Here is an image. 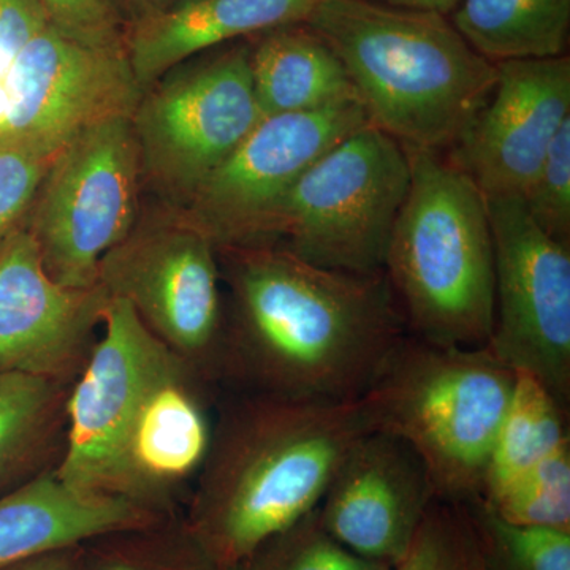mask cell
<instances>
[{"instance_id":"obj_1","label":"cell","mask_w":570,"mask_h":570,"mask_svg":"<svg viewBox=\"0 0 570 570\" xmlns=\"http://www.w3.org/2000/svg\"><path fill=\"white\" fill-rule=\"evenodd\" d=\"M225 303L223 384L303 401H358L406 340L385 272L322 268L284 246L217 249Z\"/></svg>"},{"instance_id":"obj_2","label":"cell","mask_w":570,"mask_h":570,"mask_svg":"<svg viewBox=\"0 0 570 570\" xmlns=\"http://www.w3.org/2000/svg\"><path fill=\"white\" fill-rule=\"evenodd\" d=\"M370 431L363 400L238 393L216 414L184 523L217 568L243 564L321 504L344 456Z\"/></svg>"},{"instance_id":"obj_3","label":"cell","mask_w":570,"mask_h":570,"mask_svg":"<svg viewBox=\"0 0 570 570\" xmlns=\"http://www.w3.org/2000/svg\"><path fill=\"white\" fill-rule=\"evenodd\" d=\"M303 22L346 67L367 121L407 151L449 149L497 81L445 14L321 0Z\"/></svg>"},{"instance_id":"obj_4","label":"cell","mask_w":570,"mask_h":570,"mask_svg":"<svg viewBox=\"0 0 570 570\" xmlns=\"http://www.w3.org/2000/svg\"><path fill=\"white\" fill-rule=\"evenodd\" d=\"M384 272L407 333L438 346L485 347L494 322V249L475 183L442 151L415 149Z\"/></svg>"},{"instance_id":"obj_5","label":"cell","mask_w":570,"mask_h":570,"mask_svg":"<svg viewBox=\"0 0 570 570\" xmlns=\"http://www.w3.org/2000/svg\"><path fill=\"white\" fill-rule=\"evenodd\" d=\"M513 385L515 371L487 346H438L407 335L362 400L373 431L417 453L436 498L463 502L482 494Z\"/></svg>"},{"instance_id":"obj_6","label":"cell","mask_w":570,"mask_h":570,"mask_svg":"<svg viewBox=\"0 0 570 570\" xmlns=\"http://www.w3.org/2000/svg\"><path fill=\"white\" fill-rule=\"evenodd\" d=\"M411 183L407 149L373 124L356 129L302 175L277 206L268 243L336 272H384Z\"/></svg>"},{"instance_id":"obj_7","label":"cell","mask_w":570,"mask_h":570,"mask_svg":"<svg viewBox=\"0 0 570 570\" xmlns=\"http://www.w3.org/2000/svg\"><path fill=\"white\" fill-rule=\"evenodd\" d=\"M140 174L132 115L100 119L59 149L28 227L56 283L99 285L100 262L135 228Z\"/></svg>"},{"instance_id":"obj_8","label":"cell","mask_w":570,"mask_h":570,"mask_svg":"<svg viewBox=\"0 0 570 570\" xmlns=\"http://www.w3.org/2000/svg\"><path fill=\"white\" fill-rule=\"evenodd\" d=\"M262 118L250 43L214 48L200 61L179 63L141 92L132 112L141 171L187 202Z\"/></svg>"},{"instance_id":"obj_9","label":"cell","mask_w":570,"mask_h":570,"mask_svg":"<svg viewBox=\"0 0 570 570\" xmlns=\"http://www.w3.org/2000/svg\"><path fill=\"white\" fill-rule=\"evenodd\" d=\"M217 247L183 219L134 228L105 255L99 285L165 346L223 385L225 302Z\"/></svg>"},{"instance_id":"obj_10","label":"cell","mask_w":570,"mask_h":570,"mask_svg":"<svg viewBox=\"0 0 570 570\" xmlns=\"http://www.w3.org/2000/svg\"><path fill=\"white\" fill-rule=\"evenodd\" d=\"M494 249L487 347L570 406V245L540 230L520 195L485 197Z\"/></svg>"},{"instance_id":"obj_11","label":"cell","mask_w":570,"mask_h":570,"mask_svg":"<svg viewBox=\"0 0 570 570\" xmlns=\"http://www.w3.org/2000/svg\"><path fill=\"white\" fill-rule=\"evenodd\" d=\"M360 102L264 116L190 195L193 225L219 247L268 243L277 206L318 157L367 124Z\"/></svg>"},{"instance_id":"obj_12","label":"cell","mask_w":570,"mask_h":570,"mask_svg":"<svg viewBox=\"0 0 570 570\" xmlns=\"http://www.w3.org/2000/svg\"><path fill=\"white\" fill-rule=\"evenodd\" d=\"M141 89L124 47H91L48 24L9 75L0 140L58 153L91 124L132 115Z\"/></svg>"},{"instance_id":"obj_13","label":"cell","mask_w":570,"mask_h":570,"mask_svg":"<svg viewBox=\"0 0 570 570\" xmlns=\"http://www.w3.org/2000/svg\"><path fill=\"white\" fill-rule=\"evenodd\" d=\"M217 385L167 355L138 401L112 468L110 493L164 517L178 515L212 449Z\"/></svg>"},{"instance_id":"obj_14","label":"cell","mask_w":570,"mask_h":570,"mask_svg":"<svg viewBox=\"0 0 570 570\" xmlns=\"http://www.w3.org/2000/svg\"><path fill=\"white\" fill-rule=\"evenodd\" d=\"M568 121V56L497 62L489 99L450 146L448 157L483 197H521Z\"/></svg>"},{"instance_id":"obj_15","label":"cell","mask_w":570,"mask_h":570,"mask_svg":"<svg viewBox=\"0 0 570 570\" xmlns=\"http://www.w3.org/2000/svg\"><path fill=\"white\" fill-rule=\"evenodd\" d=\"M108 295L56 283L28 228L0 245V374L73 384L104 325Z\"/></svg>"},{"instance_id":"obj_16","label":"cell","mask_w":570,"mask_h":570,"mask_svg":"<svg viewBox=\"0 0 570 570\" xmlns=\"http://www.w3.org/2000/svg\"><path fill=\"white\" fill-rule=\"evenodd\" d=\"M436 499L417 453L392 434L370 431L344 456L317 510L347 549L395 566Z\"/></svg>"},{"instance_id":"obj_17","label":"cell","mask_w":570,"mask_h":570,"mask_svg":"<svg viewBox=\"0 0 570 570\" xmlns=\"http://www.w3.org/2000/svg\"><path fill=\"white\" fill-rule=\"evenodd\" d=\"M167 519L127 499L69 485L52 466L0 494V570Z\"/></svg>"},{"instance_id":"obj_18","label":"cell","mask_w":570,"mask_h":570,"mask_svg":"<svg viewBox=\"0 0 570 570\" xmlns=\"http://www.w3.org/2000/svg\"><path fill=\"white\" fill-rule=\"evenodd\" d=\"M321 0H179L124 36L141 92L179 63L223 45L303 22Z\"/></svg>"},{"instance_id":"obj_19","label":"cell","mask_w":570,"mask_h":570,"mask_svg":"<svg viewBox=\"0 0 570 570\" xmlns=\"http://www.w3.org/2000/svg\"><path fill=\"white\" fill-rule=\"evenodd\" d=\"M250 73L264 116L360 102L346 67L305 22L261 33L250 43Z\"/></svg>"},{"instance_id":"obj_20","label":"cell","mask_w":570,"mask_h":570,"mask_svg":"<svg viewBox=\"0 0 570 570\" xmlns=\"http://www.w3.org/2000/svg\"><path fill=\"white\" fill-rule=\"evenodd\" d=\"M69 389L51 379L0 374V494L58 464Z\"/></svg>"},{"instance_id":"obj_21","label":"cell","mask_w":570,"mask_h":570,"mask_svg":"<svg viewBox=\"0 0 570 570\" xmlns=\"http://www.w3.org/2000/svg\"><path fill=\"white\" fill-rule=\"evenodd\" d=\"M452 24L491 62L564 56L570 0H460Z\"/></svg>"},{"instance_id":"obj_22","label":"cell","mask_w":570,"mask_h":570,"mask_svg":"<svg viewBox=\"0 0 570 570\" xmlns=\"http://www.w3.org/2000/svg\"><path fill=\"white\" fill-rule=\"evenodd\" d=\"M568 412L538 377L515 371V385L491 445L480 497L487 501L497 498L570 444Z\"/></svg>"},{"instance_id":"obj_23","label":"cell","mask_w":570,"mask_h":570,"mask_svg":"<svg viewBox=\"0 0 570 570\" xmlns=\"http://www.w3.org/2000/svg\"><path fill=\"white\" fill-rule=\"evenodd\" d=\"M78 570H220L183 517L112 532L82 546Z\"/></svg>"},{"instance_id":"obj_24","label":"cell","mask_w":570,"mask_h":570,"mask_svg":"<svg viewBox=\"0 0 570 570\" xmlns=\"http://www.w3.org/2000/svg\"><path fill=\"white\" fill-rule=\"evenodd\" d=\"M460 504L471 524L482 570H570V531L509 523L482 497Z\"/></svg>"},{"instance_id":"obj_25","label":"cell","mask_w":570,"mask_h":570,"mask_svg":"<svg viewBox=\"0 0 570 570\" xmlns=\"http://www.w3.org/2000/svg\"><path fill=\"white\" fill-rule=\"evenodd\" d=\"M242 566L245 570H395V566L362 557L333 538L317 508L266 540Z\"/></svg>"},{"instance_id":"obj_26","label":"cell","mask_w":570,"mask_h":570,"mask_svg":"<svg viewBox=\"0 0 570 570\" xmlns=\"http://www.w3.org/2000/svg\"><path fill=\"white\" fill-rule=\"evenodd\" d=\"M483 501L509 523L570 531V444Z\"/></svg>"},{"instance_id":"obj_27","label":"cell","mask_w":570,"mask_h":570,"mask_svg":"<svg viewBox=\"0 0 570 570\" xmlns=\"http://www.w3.org/2000/svg\"><path fill=\"white\" fill-rule=\"evenodd\" d=\"M395 570H482L463 505L433 501Z\"/></svg>"},{"instance_id":"obj_28","label":"cell","mask_w":570,"mask_h":570,"mask_svg":"<svg viewBox=\"0 0 570 570\" xmlns=\"http://www.w3.org/2000/svg\"><path fill=\"white\" fill-rule=\"evenodd\" d=\"M521 198L540 230L570 245V121L554 137Z\"/></svg>"},{"instance_id":"obj_29","label":"cell","mask_w":570,"mask_h":570,"mask_svg":"<svg viewBox=\"0 0 570 570\" xmlns=\"http://www.w3.org/2000/svg\"><path fill=\"white\" fill-rule=\"evenodd\" d=\"M56 154L31 142L0 140V245L21 228Z\"/></svg>"},{"instance_id":"obj_30","label":"cell","mask_w":570,"mask_h":570,"mask_svg":"<svg viewBox=\"0 0 570 570\" xmlns=\"http://www.w3.org/2000/svg\"><path fill=\"white\" fill-rule=\"evenodd\" d=\"M52 28L91 47H124L112 0H40Z\"/></svg>"},{"instance_id":"obj_31","label":"cell","mask_w":570,"mask_h":570,"mask_svg":"<svg viewBox=\"0 0 570 570\" xmlns=\"http://www.w3.org/2000/svg\"><path fill=\"white\" fill-rule=\"evenodd\" d=\"M50 24L40 0H0V119L9 75L26 45Z\"/></svg>"},{"instance_id":"obj_32","label":"cell","mask_w":570,"mask_h":570,"mask_svg":"<svg viewBox=\"0 0 570 570\" xmlns=\"http://www.w3.org/2000/svg\"><path fill=\"white\" fill-rule=\"evenodd\" d=\"M82 546L41 554V557L20 562V564L11 566L6 570H78L80 569Z\"/></svg>"},{"instance_id":"obj_33","label":"cell","mask_w":570,"mask_h":570,"mask_svg":"<svg viewBox=\"0 0 570 570\" xmlns=\"http://www.w3.org/2000/svg\"><path fill=\"white\" fill-rule=\"evenodd\" d=\"M385 6L400 7V9L434 11V13L449 17L459 6L460 0H376Z\"/></svg>"},{"instance_id":"obj_34","label":"cell","mask_w":570,"mask_h":570,"mask_svg":"<svg viewBox=\"0 0 570 570\" xmlns=\"http://www.w3.org/2000/svg\"><path fill=\"white\" fill-rule=\"evenodd\" d=\"M146 2H149V3H167L168 0H146Z\"/></svg>"},{"instance_id":"obj_35","label":"cell","mask_w":570,"mask_h":570,"mask_svg":"<svg viewBox=\"0 0 570 570\" xmlns=\"http://www.w3.org/2000/svg\"><path fill=\"white\" fill-rule=\"evenodd\" d=\"M225 570H245V568H243V566L239 564V566H235V568L225 569Z\"/></svg>"}]
</instances>
